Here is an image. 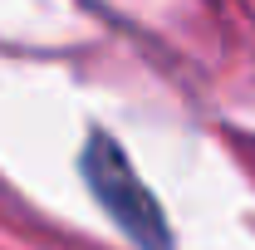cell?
Returning <instances> with one entry per match:
<instances>
[{"label":"cell","mask_w":255,"mask_h":250,"mask_svg":"<svg viewBox=\"0 0 255 250\" xmlns=\"http://www.w3.org/2000/svg\"><path fill=\"white\" fill-rule=\"evenodd\" d=\"M79 167H84V182L98 196V206L113 216V226L123 231L132 246L172 250V231H167V216H162L157 196L147 191V182L137 177V167L128 162V152L108 132H89Z\"/></svg>","instance_id":"cell-1"}]
</instances>
